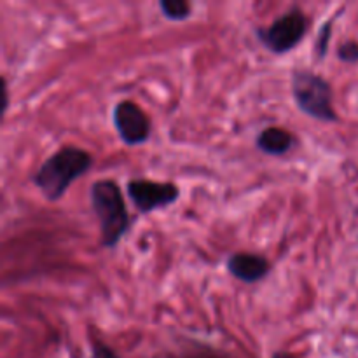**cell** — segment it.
I'll return each mask as SVG.
<instances>
[{"mask_svg":"<svg viewBox=\"0 0 358 358\" xmlns=\"http://www.w3.org/2000/svg\"><path fill=\"white\" fill-rule=\"evenodd\" d=\"M93 166V156L76 145H65L52 152L31 177L35 187L49 201H58L66 189Z\"/></svg>","mask_w":358,"mask_h":358,"instance_id":"cell-1","label":"cell"},{"mask_svg":"<svg viewBox=\"0 0 358 358\" xmlns=\"http://www.w3.org/2000/svg\"><path fill=\"white\" fill-rule=\"evenodd\" d=\"M91 208L100 224V241L105 248H114L129 229V213L117 182L103 178L91 185Z\"/></svg>","mask_w":358,"mask_h":358,"instance_id":"cell-2","label":"cell"},{"mask_svg":"<svg viewBox=\"0 0 358 358\" xmlns=\"http://www.w3.org/2000/svg\"><path fill=\"white\" fill-rule=\"evenodd\" d=\"M292 96L297 107L310 117L324 122L338 121V114L332 107L334 91L325 77L311 70H294Z\"/></svg>","mask_w":358,"mask_h":358,"instance_id":"cell-3","label":"cell"},{"mask_svg":"<svg viewBox=\"0 0 358 358\" xmlns=\"http://www.w3.org/2000/svg\"><path fill=\"white\" fill-rule=\"evenodd\" d=\"M308 31V17L299 7H292L276 17L269 27L257 28L259 42L273 55H285L292 51Z\"/></svg>","mask_w":358,"mask_h":358,"instance_id":"cell-4","label":"cell"},{"mask_svg":"<svg viewBox=\"0 0 358 358\" xmlns=\"http://www.w3.org/2000/svg\"><path fill=\"white\" fill-rule=\"evenodd\" d=\"M126 192L140 213L166 208L180 198V189L171 182H152L147 178H135L126 185Z\"/></svg>","mask_w":358,"mask_h":358,"instance_id":"cell-5","label":"cell"},{"mask_svg":"<svg viewBox=\"0 0 358 358\" xmlns=\"http://www.w3.org/2000/svg\"><path fill=\"white\" fill-rule=\"evenodd\" d=\"M112 122L119 138L126 145H140L150 136V119L142 107L131 100H122L112 110Z\"/></svg>","mask_w":358,"mask_h":358,"instance_id":"cell-6","label":"cell"},{"mask_svg":"<svg viewBox=\"0 0 358 358\" xmlns=\"http://www.w3.org/2000/svg\"><path fill=\"white\" fill-rule=\"evenodd\" d=\"M226 266L227 271L234 278L245 283L261 282L271 271V264H269L268 259L257 254H248V252H236V254L229 255Z\"/></svg>","mask_w":358,"mask_h":358,"instance_id":"cell-7","label":"cell"},{"mask_svg":"<svg viewBox=\"0 0 358 358\" xmlns=\"http://www.w3.org/2000/svg\"><path fill=\"white\" fill-rule=\"evenodd\" d=\"M255 143H257V149L261 152L269 154V156H283V154H287L292 149L296 138L287 129L271 126V128H266L259 133Z\"/></svg>","mask_w":358,"mask_h":358,"instance_id":"cell-8","label":"cell"},{"mask_svg":"<svg viewBox=\"0 0 358 358\" xmlns=\"http://www.w3.org/2000/svg\"><path fill=\"white\" fill-rule=\"evenodd\" d=\"M159 9L163 16L170 21H184L191 16V3L185 0H161Z\"/></svg>","mask_w":358,"mask_h":358,"instance_id":"cell-9","label":"cell"},{"mask_svg":"<svg viewBox=\"0 0 358 358\" xmlns=\"http://www.w3.org/2000/svg\"><path fill=\"white\" fill-rule=\"evenodd\" d=\"M332 21H327V23L322 27L320 34H318L317 42H315V51H317L318 58H324L327 55V49H329V41H331V35H332Z\"/></svg>","mask_w":358,"mask_h":358,"instance_id":"cell-10","label":"cell"},{"mask_svg":"<svg viewBox=\"0 0 358 358\" xmlns=\"http://www.w3.org/2000/svg\"><path fill=\"white\" fill-rule=\"evenodd\" d=\"M338 56L341 62H346V63L358 62V42L357 41L343 42L338 49Z\"/></svg>","mask_w":358,"mask_h":358,"instance_id":"cell-11","label":"cell"},{"mask_svg":"<svg viewBox=\"0 0 358 358\" xmlns=\"http://www.w3.org/2000/svg\"><path fill=\"white\" fill-rule=\"evenodd\" d=\"M91 358H121L108 345L101 341L93 343V350H91Z\"/></svg>","mask_w":358,"mask_h":358,"instance_id":"cell-12","label":"cell"},{"mask_svg":"<svg viewBox=\"0 0 358 358\" xmlns=\"http://www.w3.org/2000/svg\"><path fill=\"white\" fill-rule=\"evenodd\" d=\"M273 358H294V357L289 355V353H275Z\"/></svg>","mask_w":358,"mask_h":358,"instance_id":"cell-13","label":"cell"}]
</instances>
